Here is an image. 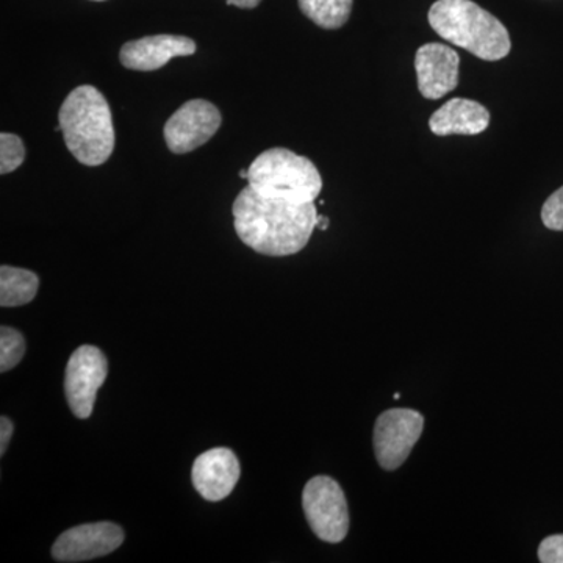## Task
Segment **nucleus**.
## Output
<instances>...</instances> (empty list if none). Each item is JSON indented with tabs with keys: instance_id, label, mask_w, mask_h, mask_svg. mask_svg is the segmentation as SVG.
Listing matches in <instances>:
<instances>
[{
	"instance_id": "nucleus-4",
	"label": "nucleus",
	"mask_w": 563,
	"mask_h": 563,
	"mask_svg": "<svg viewBox=\"0 0 563 563\" xmlns=\"http://www.w3.org/2000/svg\"><path fill=\"white\" fill-rule=\"evenodd\" d=\"M247 185L266 198L292 203L314 202L322 190L314 163L285 147L262 152L247 169Z\"/></svg>"
},
{
	"instance_id": "nucleus-18",
	"label": "nucleus",
	"mask_w": 563,
	"mask_h": 563,
	"mask_svg": "<svg viewBox=\"0 0 563 563\" xmlns=\"http://www.w3.org/2000/svg\"><path fill=\"white\" fill-rule=\"evenodd\" d=\"M542 221L550 231L563 232V187L543 203Z\"/></svg>"
},
{
	"instance_id": "nucleus-6",
	"label": "nucleus",
	"mask_w": 563,
	"mask_h": 563,
	"mask_svg": "<svg viewBox=\"0 0 563 563\" xmlns=\"http://www.w3.org/2000/svg\"><path fill=\"white\" fill-rule=\"evenodd\" d=\"M424 417L412 409H390L377 418L373 444L380 468L393 472L407 461L421 439Z\"/></svg>"
},
{
	"instance_id": "nucleus-17",
	"label": "nucleus",
	"mask_w": 563,
	"mask_h": 563,
	"mask_svg": "<svg viewBox=\"0 0 563 563\" xmlns=\"http://www.w3.org/2000/svg\"><path fill=\"white\" fill-rule=\"evenodd\" d=\"M24 161L25 147L20 136L3 132L0 135V173L5 176L16 172Z\"/></svg>"
},
{
	"instance_id": "nucleus-15",
	"label": "nucleus",
	"mask_w": 563,
	"mask_h": 563,
	"mask_svg": "<svg viewBox=\"0 0 563 563\" xmlns=\"http://www.w3.org/2000/svg\"><path fill=\"white\" fill-rule=\"evenodd\" d=\"M354 0H299V9L325 31H336L350 21Z\"/></svg>"
},
{
	"instance_id": "nucleus-23",
	"label": "nucleus",
	"mask_w": 563,
	"mask_h": 563,
	"mask_svg": "<svg viewBox=\"0 0 563 563\" xmlns=\"http://www.w3.org/2000/svg\"><path fill=\"white\" fill-rule=\"evenodd\" d=\"M240 177L247 180V169H242V172H240Z\"/></svg>"
},
{
	"instance_id": "nucleus-7",
	"label": "nucleus",
	"mask_w": 563,
	"mask_h": 563,
	"mask_svg": "<svg viewBox=\"0 0 563 563\" xmlns=\"http://www.w3.org/2000/svg\"><path fill=\"white\" fill-rule=\"evenodd\" d=\"M109 363L99 347L84 344L70 355L66 366L65 391L73 413L87 420L95 409L96 396L106 383Z\"/></svg>"
},
{
	"instance_id": "nucleus-10",
	"label": "nucleus",
	"mask_w": 563,
	"mask_h": 563,
	"mask_svg": "<svg viewBox=\"0 0 563 563\" xmlns=\"http://www.w3.org/2000/svg\"><path fill=\"white\" fill-rule=\"evenodd\" d=\"M415 69L422 98L437 101L459 87L461 57L446 44H424L415 55Z\"/></svg>"
},
{
	"instance_id": "nucleus-5",
	"label": "nucleus",
	"mask_w": 563,
	"mask_h": 563,
	"mask_svg": "<svg viewBox=\"0 0 563 563\" xmlns=\"http://www.w3.org/2000/svg\"><path fill=\"white\" fill-rule=\"evenodd\" d=\"M302 507L314 536L322 542L340 543L350 531L346 496L336 481L317 476L303 487Z\"/></svg>"
},
{
	"instance_id": "nucleus-9",
	"label": "nucleus",
	"mask_w": 563,
	"mask_h": 563,
	"mask_svg": "<svg viewBox=\"0 0 563 563\" xmlns=\"http://www.w3.org/2000/svg\"><path fill=\"white\" fill-rule=\"evenodd\" d=\"M124 542L120 526L101 523L80 525L68 529L52 547V558L57 562H87L117 551Z\"/></svg>"
},
{
	"instance_id": "nucleus-20",
	"label": "nucleus",
	"mask_w": 563,
	"mask_h": 563,
	"mask_svg": "<svg viewBox=\"0 0 563 563\" xmlns=\"http://www.w3.org/2000/svg\"><path fill=\"white\" fill-rule=\"evenodd\" d=\"M13 431L14 426L13 422L10 421V418L2 417V421H0V454H5Z\"/></svg>"
},
{
	"instance_id": "nucleus-16",
	"label": "nucleus",
	"mask_w": 563,
	"mask_h": 563,
	"mask_svg": "<svg viewBox=\"0 0 563 563\" xmlns=\"http://www.w3.org/2000/svg\"><path fill=\"white\" fill-rule=\"evenodd\" d=\"M25 354V340L20 331L2 325L0 329V372L7 373L20 365Z\"/></svg>"
},
{
	"instance_id": "nucleus-21",
	"label": "nucleus",
	"mask_w": 563,
	"mask_h": 563,
	"mask_svg": "<svg viewBox=\"0 0 563 563\" xmlns=\"http://www.w3.org/2000/svg\"><path fill=\"white\" fill-rule=\"evenodd\" d=\"M262 0H228V5H235L239 9H255V7L261 5Z\"/></svg>"
},
{
	"instance_id": "nucleus-8",
	"label": "nucleus",
	"mask_w": 563,
	"mask_h": 563,
	"mask_svg": "<svg viewBox=\"0 0 563 563\" xmlns=\"http://www.w3.org/2000/svg\"><path fill=\"white\" fill-rule=\"evenodd\" d=\"M221 113L213 103L195 99L185 102L165 124V141L173 154L188 152L203 146L221 128Z\"/></svg>"
},
{
	"instance_id": "nucleus-22",
	"label": "nucleus",
	"mask_w": 563,
	"mask_h": 563,
	"mask_svg": "<svg viewBox=\"0 0 563 563\" xmlns=\"http://www.w3.org/2000/svg\"><path fill=\"white\" fill-rule=\"evenodd\" d=\"M328 228L329 218L322 217V214H318L317 229H321V231H328Z\"/></svg>"
},
{
	"instance_id": "nucleus-1",
	"label": "nucleus",
	"mask_w": 563,
	"mask_h": 563,
	"mask_svg": "<svg viewBox=\"0 0 563 563\" xmlns=\"http://www.w3.org/2000/svg\"><path fill=\"white\" fill-rule=\"evenodd\" d=\"M232 213L240 240L269 257L298 254L317 229L318 211L313 202L292 203L266 198L250 185L236 196Z\"/></svg>"
},
{
	"instance_id": "nucleus-14",
	"label": "nucleus",
	"mask_w": 563,
	"mask_h": 563,
	"mask_svg": "<svg viewBox=\"0 0 563 563\" xmlns=\"http://www.w3.org/2000/svg\"><path fill=\"white\" fill-rule=\"evenodd\" d=\"M38 288L40 279L35 273L7 265L0 268V306H25L35 299Z\"/></svg>"
},
{
	"instance_id": "nucleus-3",
	"label": "nucleus",
	"mask_w": 563,
	"mask_h": 563,
	"mask_svg": "<svg viewBox=\"0 0 563 563\" xmlns=\"http://www.w3.org/2000/svg\"><path fill=\"white\" fill-rule=\"evenodd\" d=\"M429 24L437 35L481 60H503L512 49L506 25L473 0H437Z\"/></svg>"
},
{
	"instance_id": "nucleus-19",
	"label": "nucleus",
	"mask_w": 563,
	"mask_h": 563,
	"mask_svg": "<svg viewBox=\"0 0 563 563\" xmlns=\"http://www.w3.org/2000/svg\"><path fill=\"white\" fill-rule=\"evenodd\" d=\"M539 561L542 563H563V533L547 537L540 543Z\"/></svg>"
},
{
	"instance_id": "nucleus-2",
	"label": "nucleus",
	"mask_w": 563,
	"mask_h": 563,
	"mask_svg": "<svg viewBox=\"0 0 563 563\" xmlns=\"http://www.w3.org/2000/svg\"><path fill=\"white\" fill-rule=\"evenodd\" d=\"M76 161L85 166H101L114 151L113 118L109 102L91 85L69 92L58 113V128Z\"/></svg>"
},
{
	"instance_id": "nucleus-12",
	"label": "nucleus",
	"mask_w": 563,
	"mask_h": 563,
	"mask_svg": "<svg viewBox=\"0 0 563 563\" xmlns=\"http://www.w3.org/2000/svg\"><path fill=\"white\" fill-rule=\"evenodd\" d=\"M196 49L198 46L188 36H144V38L125 43L120 52V58L124 68L150 73V70L162 69L173 58L190 57Z\"/></svg>"
},
{
	"instance_id": "nucleus-11",
	"label": "nucleus",
	"mask_w": 563,
	"mask_h": 563,
	"mask_svg": "<svg viewBox=\"0 0 563 563\" xmlns=\"http://www.w3.org/2000/svg\"><path fill=\"white\" fill-rule=\"evenodd\" d=\"M239 459L229 448H213L196 459L192 465V485L207 501L217 503L231 495L239 483Z\"/></svg>"
},
{
	"instance_id": "nucleus-13",
	"label": "nucleus",
	"mask_w": 563,
	"mask_h": 563,
	"mask_svg": "<svg viewBox=\"0 0 563 563\" xmlns=\"http://www.w3.org/2000/svg\"><path fill=\"white\" fill-rule=\"evenodd\" d=\"M490 124V111L483 103L470 99H451L429 120L433 135H479Z\"/></svg>"
},
{
	"instance_id": "nucleus-24",
	"label": "nucleus",
	"mask_w": 563,
	"mask_h": 563,
	"mask_svg": "<svg viewBox=\"0 0 563 563\" xmlns=\"http://www.w3.org/2000/svg\"><path fill=\"white\" fill-rule=\"evenodd\" d=\"M96 2H102V0H96Z\"/></svg>"
}]
</instances>
